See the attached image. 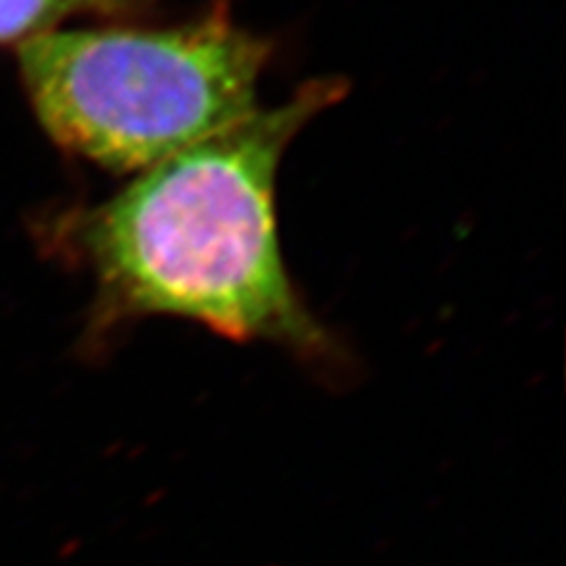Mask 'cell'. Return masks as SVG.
I'll return each instance as SVG.
<instances>
[{
    "label": "cell",
    "mask_w": 566,
    "mask_h": 566,
    "mask_svg": "<svg viewBox=\"0 0 566 566\" xmlns=\"http://www.w3.org/2000/svg\"><path fill=\"white\" fill-rule=\"evenodd\" d=\"M343 95L340 81H312L69 216L62 245L95 279L83 345L95 352L139 318L177 316L335 361L338 345L283 262L276 175L295 135Z\"/></svg>",
    "instance_id": "1"
},
{
    "label": "cell",
    "mask_w": 566,
    "mask_h": 566,
    "mask_svg": "<svg viewBox=\"0 0 566 566\" xmlns=\"http://www.w3.org/2000/svg\"><path fill=\"white\" fill-rule=\"evenodd\" d=\"M272 43L224 0L166 29L43 31L20 48L24 91L45 133L106 170L142 172L258 112Z\"/></svg>",
    "instance_id": "2"
},
{
    "label": "cell",
    "mask_w": 566,
    "mask_h": 566,
    "mask_svg": "<svg viewBox=\"0 0 566 566\" xmlns=\"http://www.w3.org/2000/svg\"><path fill=\"white\" fill-rule=\"evenodd\" d=\"M128 8L130 0H0V43H24L71 14H112Z\"/></svg>",
    "instance_id": "3"
}]
</instances>
